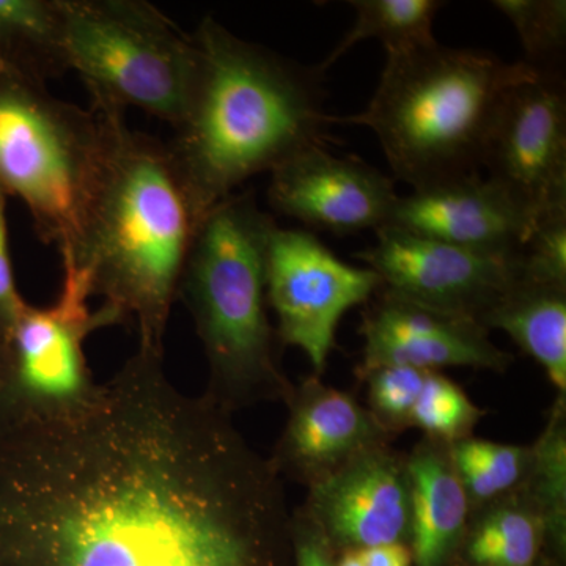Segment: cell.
<instances>
[{
	"label": "cell",
	"mask_w": 566,
	"mask_h": 566,
	"mask_svg": "<svg viewBox=\"0 0 566 566\" xmlns=\"http://www.w3.org/2000/svg\"><path fill=\"white\" fill-rule=\"evenodd\" d=\"M531 450V465L521 490L534 502L543 517L551 564L565 566L566 395H557L545 428Z\"/></svg>",
	"instance_id": "obj_21"
},
{
	"label": "cell",
	"mask_w": 566,
	"mask_h": 566,
	"mask_svg": "<svg viewBox=\"0 0 566 566\" xmlns=\"http://www.w3.org/2000/svg\"><path fill=\"white\" fill-rule=\"evenodd\" d=\"M0 66L43 85L70 71L63 0H0Z\"/></svg>",
	"instance_id": "obj_20"
},
{
	"label": "cell",
	"mask_w": 566,
	"mask_h": 566,
	"mask_svg": "<svg viewBox=\"0 0 566 566\" xmlns=\"http://www.w3.org/2000/svg\"><path fill=\"white\" fill-rule=\"evenodd\" d=\"M282 476L137 348L69 416L0 434V566H292Z\"/></svg>",
	"instance_id": "obj_1"
},
{
	"label": "cell",
	"mask_w": 566,
	"mask_h": 566,
	"mask_svg": "<svg viewBox=\"0 0 566 566\" xmlns=\"http://www.w3.org/2000/svg\"><path fill=\"white\" fill-rule=\"evenodd\" d=\"M521 259L524 281L566 286V205L538 216Z\"/></svg>",
	"instance_id": "obj_27"
},
{
	"label": "cell",
	"mask_w": 566,
	"mask_h": 566,
	"mask_svg": "<svg viewBox=\"0 0 566 566\" xmlns=\"http://www.w3.org/2000/svg\"><path fill=\"white\" fill-rule=\"evenodd\" d=\"M292 566H335L337 554L300 510L292 512Z\"/></svg>",
	"instance_id": "obj_29"
},
{
	"label": "cell",
	"mask_w": 566,
	"mask_h": 566,
	"mask_svg": "<svg viewBox=\"0 0 566 566\" xmlns=\"http://www.w3.org/2000/svg\"><path fill=\"white\" fill-rule=\"evenodd\" d=\"M62 266L55 303L25 305L0 349V434L80 411L98 392L84 345L115 322L103 307L92 312L85 271L70 262Z\"/></svg>",
	"instance_id": "obj_8"
},
{
	"label": "cell",
	"mask_w": 566,
	"mask_h": 566,
	"mask_svg": "<svg viewBox=\"0 0 566 566\" xmlns=\"http://www.w3.org/2000/svg\"><path fill=\"white\" fill-rule=\"evenodd\" d=\"M65 48L92 109L125 118L128 107L180 123L199 51L192 33L144 0H63Z\"/></svg>",
	"instance_id": "obj_7"
},
{
	"label": "cell",
	"mask_w": 566,
	"mask_h": 566,
	"mask_svg": "<svg viewBox=\"0 0 566 566\" xmlns=\"http://www.w3.org/2000/svg\"><path fill=\"white\" fill-rule=\"evenodd\" d=\"M523 46V62L539 71H560L566 48L565 0H495Z\"/></svg>",
	"instance_id": "obj_25"
},
{
	"label": "cell",
	"mask_w": 566,
	"mask_h": 566,
	"mask_svg": "<svg viewBox=\"0 0 566 566\" xmlns=\"http://www.w3.org/2000/svg\"><path fill=\"white\" fill-rule=\"evenodd\" d=\"M485 411L471 400L463 387L441 371L428 370L412 409L411 428L424 438L453 444L471 438Z\"/></svg>",
	"instance_id": "obj_24"
},
{
	"label": "cell",
	"mask_w": 566,
	"mask_h": 566,
	"mask_svg": "<svg viewBox=\"0 0 566 566\" xmlns=\"http://www.w3.org/2000/svg\"><path fill=\"white\" fill-rule=\"evenodd\" d=\"M491 180L538 219L566 205V95L560 71L536 70L499 104L483 151Z\"/></svg>",
	"instance_id": "obj_11"
},
{
	"label": "cell",
	"mask_w": 566,
	"mask_h": 566,
	"mask_svg": "<svg viewBox=\"0 0 566 566\" xmlns=\"http://www.w3.org/2000/svg\"><path fill=\"white\" fill-rule=\"evenodd\" d=\"M394 181L357 158L312 147L271 172L268 202L279 214L334 234L387 226L398 200Z\"/></svg>",
	"instance_id": "obj_14"
},
{
	"label": "cell",
	"mask_w": 566,
	"mask_h": 566,
	"mask_svg": "<svg viewBox=\"0 0 566 566\" xmlns=\"http://www.w3.org/2000/svg\"><path fill=\"white\" fill-rule=\"evenodd\" d=\"M335 566H364L363 558L359 556V551H346L337 556Z\"/></svg>",
	"instance_id": "obj_31"
},
{
	"label": "cell",
	"mask_w": 566,
	"mask_h": 566,
	"mask_svg": "<svg viewBox=\"0 0 566 566\" xmlns=\"http://www.w3.org/2000/svg\"><path fill=\"white\" fill-rule=\"evenodd\" d=\"M297 510L322 532L337 556L375 546H409L408 455L390 444L367 450L308 486Z\"/></svg>",
	"instance_id": "obj_12"
},
{
	"label": "cell",
	"mask_w": 566,
	"mask_h": 566,
	"mask_svg": "<svg viewBox=\"0 0 566 566\" xmlns=\"http://www.w3.org/2000/svg\"><path fill=\"white\" fill-rule=\"evenodd\" d=\"M455 566H554L543 517L521 488L471 512Z\"/></svg>",
	"instance_id": "obj_19"
},
{
	"label": "cell",
	"mask_w": 566,
	"mask_h": 566,
	"mask_svg": "<svg viewBox=\"0 0 566 566\" xmlns=\"http://www.w3.org/2000/svg\"><path fill=\"white\" fill-rule=\"evenodd\" d=\"M125 118L62 102L0 66V182L41 240L77 263Z\"/></svg>",
	"instance_id": "obj_6"
},
{
	"label": "cell",
	"mask_w": 566,
	"mask_h": 566,
	"mask_svg": "<svg viewBox=\"0 0 566 566\" xmlns=\"http://www.w3.org/2000/svg\"><path fill=\"white\" fill-rule=\"evenodd\" d=\"M364 566H415L408 545H385L359 551Z\"/></svg>",
	"instance_id": "obj_30"
},
{
	"label": "cell",
	"mask_w": 566,
	"mask_h": 566,
	"mask_svg": "<svg viewBox=\"0 0 566 566\" xmlns=\"http://www.w3.org/2000/svg\"><path fill=\"white\" fill-rule=\"evenodd\" d=\"M275 226L252 191L232 193L197 223L178 283L177 297L207 359L203 395L232 416L285 403L293 392L268 315L266 256Z\"/></svg>",
	"instance_id": "obj_4"
},
{
	"label": "cell",
	"mask_w": 566,
	"mask_h": 566,
	"mask_svg": "<svg viewBox=\"0 0 566 566\" xmlns=\"http://www.w3.org/2000/svg\"><path fill=\"white\" fill-rule=\"evenodd\" d=\"M196 227L166 144L125 126L76 266L115 324L136 326L142 348L164 353Z\"/></svg>",
	"instance_id": "obj_3"
},
{
	"label": "cell",
	"mask_w": 566,
	"mask_h": 566,
	"mask_svg": "<svg viewBox=\"0 0 566 566\" xmlns=\"http://www.w3.org/2000/svg\"><path fill=\"white\" fill-rule=\"evenodd\" d=\"M428 370L390 365L364 375L368 387V411L395 438L411 428L412 409Z\"/></svg>",
	"instance_id": "obj_26"
},
{
	"label": "cell",
	"mask_w": 566,
	"mask_h": 566,
	"mask_svg": "<svg viewBox=\"0 0 566 566\" xmlns=\"http://www.w3.org/2000/svg\"><path fill=\"white\" fill-rule=\"evenodd\" d=\"M348 3L356 10V21L318 66L319 71H326L353 46L368 39L381 41L386 54L433 43L434 18L444 7L438 0H352Z\"/></svg>",
	"instance_id": "obj_22"
},
{
	"label": "cell",
	"mask_w": 566,
	"mask_h": 566,
	"mask_svg": "<svg viewBox=\"0 0 566 566\" xmlns=\"http://www.w3.org/2000/svg\"><path fill=\"white\" fill-rule=\"evenodd\" d=\"M192 36L196 81L166 148L199 223L249 178L326 147L334 120L323 111V71L240 39L211 17Z\"/></svg>",
	"instance_id": "obj_2"
},
{
	"label": "cell",
	"mask_w": 566,
	"mask_h": 566,
	"mask_svg": "<svg viewBox=\"0 0 566 566\" xmlns=\"http://www.w3.org/2000/svg\"><path fill=\"white\" fill-rule=\"evenodd\" d=\"M535 71L436 40L387 54L367 109L344 122L370 128L395 177L416 191L479 170L505 92Z\"/></svg>",
	"instance_id": "obj_5"
},
{
	"label": "cell",
	"mask_w": 566,
	"mask_h": 566,
	"mask_svg": "<svg viewBox=\"0 0 566 566\" xmlns=\"http://www.w3.org/2000/svg\"><path fill=\"white\" fill-rule=\"evenodd\" d=\"M7 197L9 192L0 182V349L9 340L14 324L28 305L18 292L13 266H11L6 218Z\"/></svg>",
	"instance_id": "obj_28"
},
{
	"label": "cell",
	"mask_w": 566,
	"mask_h": 566,
	"mask_svg": "<svg viewBox=\"0 0 566 566\" xmlns=\"http://www.w3.org/2000/svg\"><path fill=\"white\" fill-rule=\"evenodd\" d=\"M450 455L474 512L523 486L532 450L471 436L450 444Z\"/></svg>",
	"instance_id": "obj_23"
},
{
	"label": "cell",
	"mask_w": 566,
	"mask_h": 566,
	"mask_svg": "<svg viewBox=\"0 0 566 566\" xmlns=\"http://www.w3.org/2000/svg\"><path fill=\"white\" fill-rule=\"evenodd\" d=\"M536 218L505 188L479 172L398 197L387 226L490 252H520Z\"/></svg>",
	"instance_id": "obj_16"
},
{
	"label": "cell",
	"mask_w": 566,
	"mask_h": 566,
	"mask_svg": "<svg viewBox=\"0 0 566 566\" xmlns=\"http://www.w3.org/2000/svg\"><path fill=\"white\" fill-rule=\"evenodd\" d=\"M368 301L359 333L364 337L363 378L375 368L405 365L441 371L447 367H469L505 374L515 360L497 348L490 331L479 322L411 303L379 289Z\"/></svg>",
	"instance_id": "obj_13"
},
{
	"label": "cell",
	"mask_w": 566,
	"mask_h": 566,
	"mask_svg": "<svg viewBox=\"0 0 566 566\" xmlns=\"http://www.w3.org/2000/svg\"><path fill=\"white\" fill-rule=\"evenodd\" d=\"M357 259L379 275L387 292L480 324L524 281L521 251H476L392 226L376 230V244Z\"/></svg>",
	"instance_id": "obj_10"
},
{
	"label": "cell",
	"mask_w": 566,
	"mask_h": 566,
	"mask_svg": "<svg viewBox=\"0 0 566 566\" xmlns=\"http://www.w3.org/2000/svg\"><path fill=\"white\" fill-rule=\"evenodd\" d=\"M504 331L542 365L558 395H566V286L521 281L483 318Z\"/></svg>",
	"instance_id": "obj_18"
},
{
	"label": "cell",
	"mask_w": 566,
	"mask_h": 566,
	"mask_svg": "<svg viewBox=\"0 0 566 566\" xmlns=\"http://www.w3.org/2000/svg\"><path fill=\"white\" fill-rule=\"evenodd\" d=\"M381 286L375 271L338 259L315 234L274 227L266 297L277 318L275 334L281 346L303 349L315 376L326 370L346 312L367 304Z\"/></svg>",
	"instance_id": "obj_9"
},
{
	"label": "cell",
	"mask_w": 566,
	"mask_h": 566,
	"mask_svg": "<svg viewBox=\"0 0 566 566\" xmlns=\"http://www.w3.org/2000/svg\"><path fill=\"white\" fill-rule=\"evenodd\" d=\"M285 405L289 419L270 460L282 479L305 488L394 439L353 394L324 385L319 376L294 385Z\"/></svg>",
	"instance_id": "obj_15"
},
{
	"label": "cell",
	"mask_w": 566,
	"mask_h": 566,
	"mask_svg": "<svg viewBox=\"0 0 566 566\" xmlns=\"http://www.w3.org/2000/svg\"><path fill=\"white\" fill-rule=\"evenodd\" d=\"M411 480V538L415 566H455L471 504L450 444L423 438L408 455Z\"/></svg>",
	"instance_id": "obj_17"
}]
</instances>
